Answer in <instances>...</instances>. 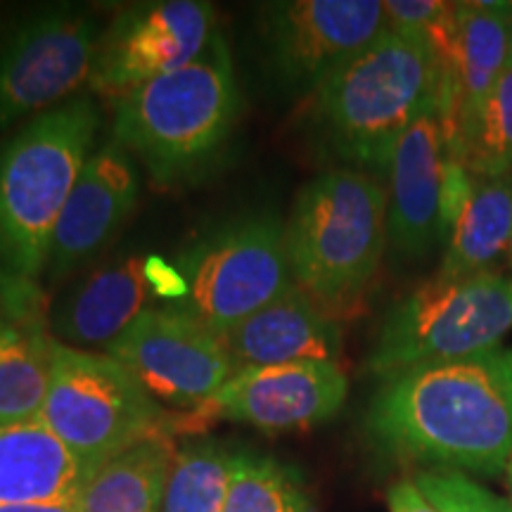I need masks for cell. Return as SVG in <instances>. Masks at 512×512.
Segmentation results:
<instances>
[{
  "mask_svg": "<svg viewBox=\"0 0 512 512\" xmlns=\"http://www.w3.org/2000/svg\"><path fill=\"white\" fill-rule=\"evenodd\" d=\"M366 427L396 458L498 475L512 460V349L382 377Z\"/></svg>",
  "mask_w": 512,
  "mask_h": 512,
  "instance_id": "obj_1",
  "label": "cell"
},
{
  "mask_svg": "<svg viewBox=\"0 0 512 512\" xmlns=\"http://www.w3.org/2000/svg\"><path fill=\"white\" fill-rule=\"evenodd\" d=\"M98 126V107L72 98L0 145V287L12 313H24V292L46 275L55 226L93 155Z\"/></svg>",
  "mask_w": 512,
  "mask_h": 512,
  "instance_id": "obj_2",
  "label": "cell"
},
{
  "mask_svg": "<svg viewBox=\"0 0 512 512\" xmlns=\"http://www.w3.org/2000/svg\"><path fill=\"white\" fill-rule=\"evenodd\" d=\"M309 100L313 124L349 169L387 174L403 133L439 114L441 64L427 43L384 29Z\"/></svg>",
  "mask_w": 512,
  "mask_h": 512,
  "instance_id": "obj_3",
  "label": "cell"
},
{
  "mask_svg": "<svg viewBox=\"0 0 512 512\" xmlns=\"http://www.w3.org/2000/svg\"><path fill=\"white\" fill-rule=\"evenodd\" d=\"M240 117V88L226 38L114 102L112 140L138 157L159 185L200 176L221 157Z\"/></svg>",
  "mask_w": 512,
  "mask_h": 512,
  "instance_id": "obj_4",
  "label": "cell"
},
{
  "mask_svg": "<svg viewBox=\"0 0 512 512\" xmlns=\"http://www.w3.org/2000/svg\"><path fill=\"white\" fill-rule=\"evenodd\" d=\"M387 249V188L366 171L339 166L299 190L285 223L294 285L328 316L361 306Z\"/></svg>",
  "mask_w": 512,
  "mask_h": 512,
  "instance_id": "obj_5",
  "label": "cell"
},
{
  "mask_svg": "<svg viewBox=\"0 0 512 512\" xmlns=\"http://www.w3.org/2000/svg\"><path fill=\"white\" fill-rule=\"evenodd\" d=\"M41 420L93 472L140 441L195 425L192 418L164 411L117 358L67 347L55 337Z\"/></svg>",
  "mask_w": 512,
  "mask_h": 512,
  "instance_id": "obj_6",
  "label": "cell"
},
{
  "mask_svg": "<svg viewBox=\"0 0 512 512\" xmlns=\"http://www.w3.org/2000/svg\"><path fill=\"white\" fill-rule=\"evenodd\" d=\"M512 330V278L498 271L432 280L399 299L384 316L370 351V373L458 361L501 347Z\"/></svg>",
  "mask_w": 512,
  "mask_h": 512,
  "instance_id": "obj_7",
  "label": "cell"
},
{
  "mask_svg": "<svg viewBox=\"0 0 512 512\" xmlns=\"http://www.w3.org/2000/svg\"><path fill=\"white\" fill-rule=\"evenodd\" d=\"M181 278V309L214 332L233 328L294 285L285 223L273 211L226 223L183 254Z\"/></svg>",
  "mask_w": 512,
  "mask_h": 512,
  "instance_id": "obj_8",
  "label": "cell"
},
{
  "mask_svg": "<svg viewBox=\"0 0 512 512\" xmlns=\"http://www.w3.org/2000/svg\"><path fill=\"white\" fill-rule=\"evenodd\" d=\"M100 36L76 8L31 12L0 31V131L72 100L91 81Z\"/></svg>",
  "mask_w": 512,
  "mask_h": 512,
  "instance_id": "obj_9",
  "label": "cell"
},
{
  "mask_svg": "<svg viewBox=\"0 0 512 512\" xmlns=\"http://www.w3.org/2000/svg\"><path fill=\"white\" fill-rule=\"evenodd\" d=\"M216 34V15L202 0H157L121 10L102 31L88 88L119 102L145 83L197 60Z\"/></svg>",
  "mask_w": 512,
  "mask_h": 512,
  "instance_id": "obj_10",
  "label": "cell"
},
{
  "mask_svg": "<svg viewBox=\"0 0 512 512\" xmlns=\"http://www.w3.org/2000/svg\"><path fill=\"white\" fill-rule=\"evenodd\" d=\"M382 0H285L261 8V41L273 74L311 95L382 31Z\"/></svg>",
  "mask_w": 512,
  "mask_h": 512,
  "instance_id": "obj_11",
  "label": "cell"
},
{
  "mask_svg": "<svg viewBox=\"0 0 512 512\" xmlns=\"http://www.w3.org/2000/svg\"><path fill=\"white\" fill-rule=\"evenodd\" d=\"M159 403L200 408L235 375L221 335L181 306L150 309L105 351Z\"/></svg>",
  "mask_w": 512,
  "mask_h": 512,
  "instance_id": "obj_12",
  "label": "cell"
},
{
  "mask_svg": "<svg viewBox=\"0 0 512 512\" xmlns=\"http://www.w3.org/2000/svg\"><path fill=\"white\" fill-rule=\"evenodd\" d=\"M349 377L342 363L297 361L238 370L207 403L190 413L192 422L233 420L266 434L302 432L342 411Z\"/></svg>",
  "mask_w": 512,
  "mask_h": 512,
  "instance_id": "obj_13",
  "label": "cell"
},
{
  "mask_svg": "<svg viewBox=\"0 0 512 512\" xmlns=\"http://www.w3.org/2000/svg\"><path fill=\"white\" fill-rule=\"evenodd\" d=\"M138 190L136 164L124 147L107 140L93 150L55 226L46 275L60 280L98 254L131 216Z\"/></svg>",
  "mask_w": 512,
  "mask_h": 512,
  "instance_id": "obj_14",
  "label": "cell"
},
{
  "mask_svg": "<svg viewBox=\"0 0 512 512\" xmlns=\"http://www.w3.org/2000/svg\"><path fill=\"white\" fill-rule=\"evenodd\" d=\"M446 140L439 114H425L389 159L387 245L401 259H425L444 240Z\"/></svg>",
  "mask_w": 512,
  "mask_h": 512,
  "instance_id": "obj_15",
  "label": "cell"
},
{
  "mask_svg": "<svg viewBox=\"0 0 512 512\" xmlns=\"http://www.w3.org/2000/svg\"><path fill=\"white\" fill-rule=\"evenodd\" d=\"M219 335L235 373L297 361L339 363L344 342L339 320L297 285Z\"/></svg>",
  "mask_w": 512,
  "mask_h": 512,
  "instance_id": "obj_16",
  "label": "cell"
},
{
  "mask_svg": "<svg viewBox=\"0 0 512 512\" xmlns=\"http://www.w3.org/2000/svg\"><path fill=\"white\" fill-rule=\"evenodd\" d=\"M512 3L475 0L456 3L451 48L441 60L439 119L444 140L458 119L484 98L510 69Z\"/></svg>",
  "mask_w": 512,
  "mask_h": 512,
  "instance_id": "obj_17",
  "label": "cell"
},
{
  "mask_svg": "<svg viewBox=\"0 0 512 512\" xmlns=\"http://www.w3.org/2000/svg\"><path fill=\"white\" fill-rule=\"evenodd\" d=\"M152 264L155 261L147 256H133L83 280L57 306L53 337L74 349L107 351L162 294Z\"/></svg>",
  "mask_w": 512,
  "mask_h": 512,
  "instance_id": "obj_18",
  "label": "cell"
},
{
  "mask_svg": "<svg viewBox=\"0 0 512 512\" xmlns=\"http://www.w3.org/2000/svg\"><path fill=\"white\" fill-rule=\"evenodd\" d=\"M91 475L41 418L0 422V508L79 503Z\"/></svg>",
  "mask_w": 512,
  "mask_h": 512,
  "instance_id": "obj_19",
  "label": "cell"
},
{
  "mask_svg": "<svg viewBox=\"0 0 512 512\" xmlns=\"http://www.w3.org/2000/svg\"><path fill=\"white\" fill-rule=\"evenodd\" d=\"M512 242V176L470 178L446 223L437 278H470L494 271Z\"/></svg>",
  "mask_w": 512,
  "mask_h": 512,
  "instance_id": "obj_20",
  "label": "cell"
},
{
  "mask_svg": "<svg viewBox=\"0 0 512 512\" xmlns=\"http://www.w3.org/2000/svg\"><path fill=\"white\" fill-rule=\"evenodd\" d=\"M174 456V434H159L107 460L88 479L79 512H162Z\"/></svg>",
  "mask_w": 512,
  "mask_h": 512,
  "instance_id": "obj_21",
  "label": "cell"
},
{
  "mask_svg": "<svg viewBox=\"0 0 512 512\" xmlns=\"http://www.w3.org/2000/svg\"><path fill=\"white\" fill-rule=\"evenodd\" d=\"M50 375L53 335L27 313H0V422L41 418Z\"/></svg>",
  "mask_w": 512,
  "mask_h": 512,
  "instance_id": "obj_22",
  "label": "cell"
},
{
  "mask_svg": "<svg viewBox=\"0 0 512 512\" xmlns=\"http://www.w3.org/2000/svg\"><path fill=\"white\" fill-rule=\"evenodd\" d=\"M446 155L477 178L512 176V67L458 119Z\"/></svg>",
  "mask_w": 512,
  "mask_h": 512,
  "instance_id": "obj_23",
  "label": "cell"
},
{
  "mask_svg": "<svg viewBox=\"0 0 512 512\" xmlns=\"http://www.w3.org/2000/svg\"><path fill=\"white\" fill-rule=\"evenodd\" d=\"M235 453L238 451L211 439L176 448L162 512H223Z\"/></svg>",
  "mask_w": 512,
  "mask_h": 512,
  "instance_id": "obj_24",
  "label": "cell"
},
{
  "mask_svg": "<svg viewBox=\"0 0 512 512\" xmlns=\"http://www.w3.org/2000/svg\"><path fill=\"white\" fill-rule=\"evenodd\" d=\"M223 512H313V503L292 467L238 451Z\"/></svg>",
  "mask_w": 512,
  "mask_h": 512,
  "instance_id": "obj_25",
  "label": "cell"
},
{
  "mask_svg": "<svg viewBox=\"0 0 512 512\" xmlns=\"http://www.w3.org/2000/svg\"><path fill=\"white\" fill-rule=\"evenodd\" d=\"M413 479L439 512H512L510 501L491 494L463 472L425 470Z\"/></svg>",
  "mask_w": 512,
  "mask_h": 512,
  "instance_id": "obj_26",
  "label": "cell"
},
{
  "mask_svg": "<svg viewBox=\"0 0 512 512\" xmlns=\"http://www.w3.org/2000/svg\"><path fill=\"white\" fill-rule=\"evenodd\" d=\"M389 512H439L415 479H401L387 494Z\"/></svg>",
  "mask_w": 512,
  "mask_h": 512,
  "instance_id": "obj_27",
  "label": "cell"
},
{
  "mask_svg": "<svg viewBox=\"0 0 512 512\" xmlns=\"http://www.w3.org/2000/svg\"><path fill=\"white\" fill-rule=\"evenodd\" d=\"M0 512H79V503H72V505H27V508H0Z\"/></svg>",
  "mask_w": 512,
  "mask_h": 512,
  "instance_id": "obj_28",
  "label": "cell"
},
{
  "mask_svg": "<svg viewBox=\"0 0 512 512\" xmlns=\"http://www.w3.org/2000/svg\"><path fill=\"white\" fill-rule=\"evenodd\" d=\"M505 472H508V484H510V505H512V460H510V465L505 467Z\"/></svg>",
  "mask_w": 512,
  "mask_h": 512,
  "instance_id": "obj_29",
  "label": "cell"
},
{
  "mask_svg": "<svg viewBox=\"0 0 512 512\" xmlns=\"http://www.w3.org/2000/svg\"><path fill=\"white\" fill-rule=\"evenodd\" d=\"M510 266H512V242H510Z\"/></svg>",
  "mask_w": 512,
  "mask_h": 512,
  "instance_id": "obj_30",
  "label": "cell"
},
{
  "mask_svg": "<svg viewBox=\"0 0 512 512\" xmlns=\"http://www.w3.org/2000/svg\"><path fill=\"white\" fill-rule=\"evenodd\" d=\"M510 67H512V48H510Z\"/></svg>",
  "mask_w": 512,
  "mask_h": 512,
  "instance_id": "obj_31",
  "label": "cell"
}]
</instances>
